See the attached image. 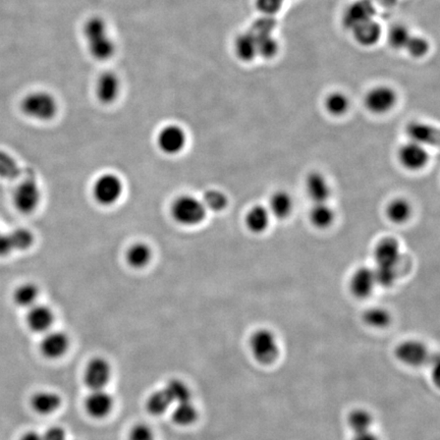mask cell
I'll return each mask as SVG.
<instances>
[{
    "label": "cell",
    "instance_id": "obj_43",
    "mask_svg": "<svg viewBox=\"0 0 440 440\" xmlns=\"http://www.w3.org/2000/svg\"><path fill=\"white\" fill-rule=\"evenodd\" d=\"M285 0H256V6L263 16H274L283 8Z\"/></svg>",
    "mask_w": 440,
    "mask_h": 440
},
{
    "label": "cell",
    "instance_id": "obj_10",
    "mask_svg": "<svg viewBox=\"0 0 440 440\" xmlns=\"http://www.w3.org/2000/svg\"><path fill=\"white\" fill-rule=\"evenodd\" d=\"M112 370L108 360L96 357L87 364L84 380L91 390L104 389L110 382Z\"/></svg>",
    "mask_w": 440,
    "mask_h": 440
},
{
    "label": "cell",
    "instance_id": "obj_22",
    "mask_svg": "<svg viewBox=\"0 0 440 440\" xmlns=\"http://www.w3.org/2000/svg\"><path fill=\"white\" fill-rule=\"evenodd\" d=\"M355 39L362 46H372L382 36V27L376 21L369 20L352 29Z\"/></svg>",
    "mask_w": 440,
    "mask_h": 440
},
{
    "label": "cell",
    "instance_id": "obj_28",
    "mask_svg": "<svg viewBox=\"0 0 440 440\" xmlns=\"http://www.w3.org/2000/svg\"><path fill=\"white\" fill-rule=\"evenodd\" d=\"M385 213L390 221L396 224H403L411 219L413 209L407 199L396 198L387 205Z\"/></svg>",
    "mask_w": 440,
    "mask_h": 440
},
{
    "label": "cell",
    "instance_id": "obj_39",
    "mask_svg": "<svg viewBox=\"0 0 440 440\" xmlns=\"http://www.w3.org/2000/svg\"><path fill=\"white\" fill-rule=\"evenodd\" d=\"M255 39H256L258 56L264 58H271L278 54L279 45L273 35H266Z\"/></svg>",
    "mask_w": 440,
    "mask_h": 440
},
{
    "label": "cell",
    "instance_id": "obj_25",
    "mask_svg": "<svg viewBox=\"0 0 440 440\" xmlns=\"http://www.w3.org/2000/svg\"><path fill=\"white\" fill-rule=\"evenodd\" d=\"M234 49H235L236 58L246 63L256 58L258 56L256 39L253 36L250 30L236 38Z\"/></svg>",
    "mask_w": 440,
    "mask_h": 440
},
{
    "label": "cell",
    "instance_id": "obj_12",
    "mask_svg": "<svg viewBox=\"0 0 440 440\" xmlns=\"http://www.w3.org/2000/svg\"><path fill=\"white\" fill-rule=\"evenodd\" d=\"M397 158L404 169L411 172H418L427 165L429 162V153L426 147L409 141L399 149Z\"/></svg>",
    "mask_w": 440,
    "mask_h": 440
},
{
    "label": "cell",
    "instance_id": "obj_45",
    "mask_svg": "<svg viewBox=\"0 0 440 440\" xmlns=\"http://www.w3.org/2000/svg\"><path fill=\"white\" fill-rule=\"evenodd\" d=\"M14 247L9 234L0 233V257H6L13 252Z\"/></svg>",
    "mask_w": 440,
    "mask_h": 440
},
{
    "label": "cell",
    "instance_id": "obj_46",
    "mask_svg": "<svg viewBox=\"0 0 440 440\" xmlns=\"http://www.w3.org/2000/svg\"><path fill=\"white\" fill-rule=\"evenodd\" d=\"M44 440H66V433L65 430L58 426L49 428L43 434Z\"/></svg>",
    "mask_w": 440,
    "mask_h": 440
},
{
    "label": "cell",
    "instance_id": "obj_23",
    "mask_svg": "<svg viewBox=\"0 0 440 440\" xmlns=\"http://www.w3.org/2000/svg\"><path fill=\"white\" fill-rule=\"evenodd\" d=\"M32 408L40 415H51L58 410L61 406V397L53 392H37L31 399Z\"/></svg>",
    "mask_w": 440,
    "mask_h": 440
},
{
    "label": "cell",
    "instance_id": "obj_40",
    "mask_svg": "<svg viewBox=\"0 0 440 440\" xmlns=\"http://www.w3.org/2000/svg\"><path fill=\"white\" fill-rule=\"evenodd\" d=\"M412 35L410 30L404 25H396L389 30L387 39L394 49H404Z\"/></svg>",
    "mask_w": 440,
    "mask_h": 440
},
{
    "label": "cell",
    "instance_id": "obj_36",
    "mask_svg": "<svg viewBox=\"0 0 440 440\" xmlns=\"http://www.w3.org/2000/svg\"><path fill=\"white\" fill-rule=\"evenodd\" d=\"M206 210H211L213 212H220L226 209L229 204V199L224 192L211 189L205 192L202 199Z\"/></svg>",
    "mask_w": 440,
    "mask_h": 440
},
{
    "label": "cell",
    "instance_id": "obj_48",
    "mask_svg": "<svg viewBox=\"0 0 440 440\" xmlns=\"http://www.w3.org/2000/svg\"><path fill=\"white\" fill-rule=\"evenodd\" d=\"M21 440H44L43 435L36 431H29L23 434Z\"/></svg>",
    "mask_w": 440,
    "mask_h": 440
},
{
    "label": "cell",
    "instance_id": "obj_37",
    "mask_svg": "<svg viewBox=\"0 0 440 440\" xmlns=\"http://www.w3.org/2000/svg\"><path fill=\"white\" fill-rule=\"evenodd\" d=\"M14 250L25 251L32 247L34 236L27 229H16L9 234Z\"/></svg>",
    "mask_w": 440,
    "mask_h": 440
},
{
    "label": "cell",
    "instance_id": "obj_26",
    "mask_svg": "<svg viewBox=\"0 0 440 440\" xmlns=\"http://www.w3.org/2000/svg\"><path fill=\"white\" fill-rule=\"evenodd\" d=\"M311 224L317 229H328L333 224L335 212L328 202L313 203L309 213Z\"/></svg>",
    "mask_w": 440,
    "mask_h": 440
},
{
    "label": "cell",
    "instance_id": "obj_2",
    "mask_svg": "<svg viewBox=\"0 0 440 440\" xmlns=\"http://www.w3.org/2000/svg\"><path fill=\"white\" fill-rule=\"evenodd\" d=\"M376 283L382 288H390L397 278V265L401 261V248L396 239L384 238L374 249Z\"/></svg>",
    "mask_w": 440,
    "mask_h": 440
},
{
    "label": "cell",
    "instance_id": "obj_8",
    "mask_svg": "<svg viewBox=\"0 0 440 440\" xmlns=\"http://www.w3.org/2000/svg\"><path fill=\"white\" fill-rule=\"evenodd\" d=\"M124 184L122 179L113 174H104L96 179L93 186V196L97 202L103 206L115 205L122 197Z\"/></svg>",
    "mask_w": 440,
    "mask_h": 440
},
{
    "label": "cell",
    "instance_id": "obj_38",
    "mask_svg": "<svg viewBox=\"0 0 440 440\" xmlns=\"http://www.w3.org/2000/svg\"><path fill=\"white\" fill-rule=\"evenodd\" d=\"M21 174L20 167L9 153L0 150V177L15 179Z\"/></svg>",
    "mask_w": 440,
    "mask_h": 440
},
{
    "label": "cell",
    "instance_id": "obj_1",
    "mask_svg": "<svg viewBox=\"0 0 440 440\" xmlns=\"http://www.w3.org/2000/svg\"><path fill=\"white\" fill-rule=\"evenodd\" d=\"M83 36L92 58L97 61H110L117 51V44L110 25L103 16H93L83 25Z\"/></svg>",
    "mask_w": 440,
    "mask_h": 440
},
{
    "label": "cell",
    "instance_id": "obj_35",
    "mask_svg": "<svg viewBox=\"0 0 440 440\" xmlns=\"http://www.w3.org/2000/svg\"><path fill=\"white\" fill-rule=\"evenodd\" d=\"M350 108L347 96L342 92H332L325 99V108L331 115L340 117L345 115Z\"/></svg>",
    "mask_w": 440,
    "mask_h": 440
},
{
    "label": "cell",
    "instance_id": "obj_9",
    "mask_svg": "<svg viewBox=\"0 0 440 440\" xmlns=\"http://www.w3.org/2000/svg\"><path fill=\"white\" fill-rule=\"evenodd\" d=\"M122 83L120 75L111 70L101 73L94 83V93L99 103L110 105L115 103L122 93Z\"/></svg>",
    "mask_w": 440,
    "mask_h": 440
},
{
    "label": "cell",
    "instance_id": "obj_19",
    "mask_svg": "<svg viewBox=\"0 0 440 440\" xmlns=\"http://www.w3.org/2000/svg\"><path fill=\"white\" fill-rule=\"evenodd\" d=\"M406 134L414 143L424 147L435 145L439 142V130L423 122H412L407 125Z\"/></svg>",
    "mask_w": 440,
    "mask_h": 440
},
{
    "label": "cell",
    "instance_id": "obj_32",
    "mask_svg": "<svg viewBox=\"0 0 440 440\" xmlns=\"http://www.w3.org/2000/svg\"><path fill=\"white\" fill-rule=\"evenodd\" d=\"M198 418L197 407L192 401L176 404V408L172 411V420L179 426L193 425Z\"/></svg>",
    "mask_w": 440,
    "mask_h": 440
},
{
    "label": "cell",
    "instance_id": "obj_30",
    "mask_svg": "<svg viewBox=\"0 0 440 440\" xmlns=\"http://www.w3.org/2000/svg\"><path fill=\"white\" fill-rule=\"evenodd\" d=\"M127 262L132 268L141 269L150 263L152 251L147 243H137L129 248L127 252Z\"/></svg>",
    "mask_w": 440,
    "mask_h": 440
},
{
    "label": "cell",
    "instance_id": "obj_29",
    "mask_svg": "<svg viewBox=\"0 0 440 440\" xmlns=\"http://www.w3.org/2000/svg\"><path fill=\"white\" fill-rule=\"evenodd\" d=\"M364 323L375 330H384L392 324V314L382 307H371L366 309L362 316Z\"/></svg>",
    "mask_w": 440,
    "mask_h": 440
},
{
    "label": "cell",
    "instance_id": "obj_21",
    "mask_svg": "<svg viewBox=\"0 0 440 440\" xmlns=\"http://www.w3.org/2000/svg\"><path fill=\"white\" fill-rule=\"evenodd\" d=\"M271 214L268 208L263 205H255L248 211L245 217V224L253 234H262L271 224Z\"/></svg>",
    "mask_w": 440,
    "mask_h": 440
},
{
    "label": "cell",
    "instance_id": "obj_33",
    "mask_svg": "<svg viewBox=\"0 0 440 440\" xmlns=\"http://www.w3.org/2000/svg\"><path fill=\"white\" fill-rule=\"evenodd\" d=\"M172 401L164 389L152 392L147 399V410L154 416L163 415L172 406Z\"/></svg>",
    "mask_w": 440,
    "mask_h": 440
},
{
    "label": "cell",
    "instance_id": "obj_31",
    "mask_svg": "<svg viewBox=\"0 0 440 440\" xmlns=\"http://www.w3.org/2000/svg\"><path fill=\"white\" fill-rule=\"evenodd\" d=\"M39 297V288L32 283H22L14 290L13 299L18 306L23 308H31L36 305Z\"/></svg>",
    "mask_w": 440,
    "mask_h": 440
},
{
    "label": "cell",
    "instance_id": "obj_11",
    "mask_svg": "<svg viewBox=\"0 0 440 440\" xmlns=\"http://www.w3.org/2000/svg\"><path fill=\"white\" fill-rule=\"evenodd\" d=\"M157 144L165 154L176 155L184 150L187 144V134L177 125H167L157 135Z\"/></svg>",
    "mask_w": 440,
    "mask_h": 440
},
{
    "label": "cell",
    "instance_id": "obj_16",
    "mask_svg": "<svg viewBox=\"0 0 440 440\" xmlns=\"http://www.w3.org/2000/svg\"><path fill=\"white\" fill-rule=\"evenodd\" d=\"M70 347V338L61 331H48L42 338L40 349L48 359H59L65 356Z\"/></svg>",
    "mask_w": 440,
    "mask_h": 440
},
{
    "label": "cell",
    "instance_id": "obj_14",
    "mask_svg": "<svg viewBox=\"0 0 440 440\" xmlns=\"http://www.w3.org/2000/svg\"><path fill=\"white\" fill-rule=\"evenodd\" d=\"M376 286L374 271L370 267H359L350 279V290L357 299L370 297Z\"/></svg>",
    "mask_w": 440,
    "mask_h": 440
},
{
    "label": "cell",
    "instance_id": "obj_42",
    "mask_svg": "<svg viewBox=\"0 0 440 440\" xmlns=\"http://www.w3.org/2000/svg\"><path fill=\"white\" fill-rule=\"evenodd\" d=\"M429 43L425 38L420 36H411L408 43H407L406 49L413 58H423L429 51Z\"/></svg>",
    "mask_w": 440,
    "mask_h": 440
},
{
    "label": "cell",
    "instance_id": "obj_4",
    "mask_svg": "<svg viewBox=\"0 0 440 440\" xmlns=\"http://www.w3.org/2000/svg\"><path fill=\"white\" fill-rule=\"evenodd\" d=\"M253 358L262 366L273 365L281 356V347L276 333L268 328H258L249 337Z\"/></svg>",
    "mask_w": 440,
    "mask_h": 440
},
{
    "label": "cell",
    "instance_id": "obj_5",
    "mask_svg": "<svg viewBox=\"0 0 440 440\" xmlns=\"http://www.w3.org/2000/svg\"><path fill=\"white\" fill-rule=\"evenodd\" d=\"M172 214L179 224L186 226H198L204 221L207 210L202 200L190 195L181 196L172 206Z\"/></svg>",
    "mask_w": 440,
    "mask_h": 440
},
{
    "label": "cell",
    "instance_id": "obj_44",
    "mask_svg": "<svg viewBox=\"0 0 440 440\" xmlns=\"http://www.w3.org/2000/svg\"><path fill=\"white\" fill-rule=\"evenodd\" d=\"M129 440H156L154 432L146 424H137L129 433Z\"/></svg>",
    "mask_w": 440,
    "mask_h": 440
},
{
    "label": "cell",
    "instance_id": "obj_20",
    "mask_svg": "<svg viewBox=\"0 0 440 440\" xmlns=\"http://www.w3.org/2000/svg\"><path fill=\"white\" fill-rule=\"evenodd\" d=\"M54 321V314L51 308L43 305H34L27 314V324L35 332L46 333L51 330Z\"/></svg>",
    "mask_w": 440,
    "mask_h": 440
},
{
    "label": "cell",
    "instance_id": "obj_24",
    "mask_svg": "<svg viewBox=\"0 0 440 440\" xmlns=\"http://www.w3.org/2000/svg\"><path fill=\"white\" fill-rule=\"evenodd\" d=\"M293 209L292 196L286 191H278L271 196L268 210L272 216L285 219L290 216Z\"/></svg>",
    "mask_w": 440,
    "mask_h": 440
},
{
    "label": "cell",
    "instance_id": "obj_15",
    "mask_svg": "<svg viewBox=\"0 0 440 440\" xmlns=\"http://www.w3.org/2000/svg\"><path fill=\"white\" fill-rule=\"evenodd\" d=\"M85 409L92 418H106L113 409L112 397L104 389L91 390L85 401Z\"/></svg>",
    "mask_w": 440,
    "mask_h": 440
},
{
    "label": "cell",
    "instance_id": "obj_6",
    "mask_svg": "<svg viewBox=\"0 0 440 440\" xmlns=\"http://www.w3.org/2000/svg\"><path fill=\"white\" fill-rule=\"evenodd\" d=\"M394 356L404 365L413 368L424 366L433 361V355L427 345L414 338L399 342L394 349Z\"/></svg>",
    "mask_w": 440,
    "mask_h": 440
},
{
    "label": "cell",
    "instance_id": "obj_27",
    "mask_svg": "<svg viewBox=\"0 0 440 440\" xmlns=\"http://www.w3.org/2000/svg\"><path fill=\"white\" fill-rule=\"evenodd\" d=\"M373 423V414L365 408H356L347 414V424L352 433L372 429Z\"/></svg>",
    "mask_w": 440,
    "mask_h": 440
},
{
    "label": "cell",
    "instance_id": "obj_47",
    "mask_svg": "<svg viewBox=\"0 0 440 440\" xmlns=\"http://www.w3.org/2000/svg\"><path fill=\"white\" fill-rule=\"evenodd\" d=\"M352 440H380L377 433L372 429L367 431L352 433Z\"/></svg>",
    "mask_w": 440,
    "mask_h": 440
},
{
    "label": "cell",
    "instance_id": "obj_13",
    "mask_svg": "<svg viewBox=\"0 0 440 440\" xmlns=\"http://www.w3.org/2000/svg\"><path fill=\"white\" fill-rule=\"evenodd\" d=\"M396 92L389 86H377L371 89L365 97L367 110L375 115L389 112L396 105Z\"/></svg>",
    "mask_w": 440,
    "mask_h": 440
},
{
    "label": "cell",
    "instance_id": "obj_41",
    "mask_svg": "<svg viewBox=\"0 0 440 440\" xmlns=\"http://www.w3.org/2000/svg\"><path fill=\"white\" fill-rule=\"evenodd\" d=\"M276 25L278 23L274 16H263L255 21L251 27L250 32L255 38L266 36V35L273 34Z\"/></svg>",
    "mask_w": 440,
    "mask_h": 440
},
{
    "label": "cell",
    "instance_id": "obj_17",
    "mask_svg": "<svg viewBox=\"0 0 440 440\" xmlns=\"http://www.w3.org/2000/svg\"><path fill=\"white\" fill-rule=\"evenodd\" d=\"M375 15V9L369 0H357L345 9L342 23L349 29H354L360 23L372 20Z\"/></svg>",
    "mask_w": 440,
    "mask_h": 440
},
{
    "label": "cell",
    "instance_id": "obj_34",
    "mask_svg": "<svg viewBox=\"0 0 440 440\" xmlns=\"http://www.w3.org/2000/svg\"><path fill=\"white\" fill-rule=\"evenodd\" d=\"M165 392H167L172 404L184 403V402L192 401V392L190 387L183 380L170 379L164 387Z\"/></svg>",
    "mask_w": 440,
    "mask_h": 440
},
{
    "label": "cell",
    "instance_id": "obj_3",
    "mask_svg": "<svg viewBox=\"0 0 440 440\" xmlns=\"http://www.w3.org/2000/svg\"><path fill=\"white\" fill-rule=\"evenodd\" d=\"M20 106L23 115L39 122H49L58 112V99L45 90L30 92L23 97Z\"/></svg>",
    "mask_w": 440,
    "mask_h": 440
},
{
    "label": "cell",
    "instance_id": "obj_18",
    "mask_svg": "<svg viewBox=\"0 0 440 440\" xmlns=\"http://www.w3.org/2000/svg\"><path fill=\"white\" fill-rule=\"evenodd\" d=\"M305 189L313 203L328 202L330 197V183L321 172H310L305 179Z\"/></svg>",
    "mask_w": 440,
    "mask_h": 440
},
{
    "label": "cell",
    "instance_id": "obj_7",
    "mask_svg": "<svg viewBox=\"0 0 440 440\" xmlns=\"http://www.w3.org/2000/svg\"><path fill=\"white\" fill-rule=\"evenodd\" d=\"M41 202V191L33 177H26L16 187L13 193V203L22 214H31Z\"/></svg>",
    "mask_w": 440,
    "mask_h": 440
}]
</instances>
